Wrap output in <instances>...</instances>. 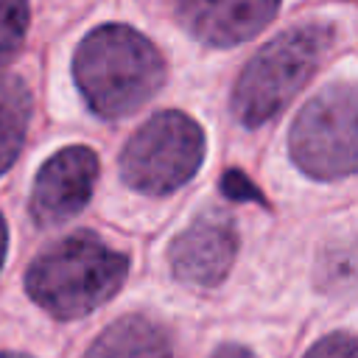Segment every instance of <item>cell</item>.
Instances as JSON below:
<instances>
[{"mask_svg": "<svg viewBox=\"0 0 358 358\" xmlns=\"http://www.w3.org/2000/svg\"><path fill=\"white\" fill-rule=\"evenodd\" d=\"M210 358H255L246 347H241V344H224V347H218Z\"/></svg>", "mask_w": 358, "mask_h": 358, "instance_id": "5bb4252c", "label": "cell"}, {"mask_svg": "<svg viewBox=\"0 0 358 358\" xmlns=\"http://www.w3.org/2000/svg\"><path fill=\"white\" fill-rule=\"evenodd\" d=\"M28 20V0H0V67L20 50Z\"/></svg>", "mask_w": 358, "mask_h": 358, "instance_id": "8fae6325", "label": "cell"}, {"mask_svg": "<svg viewBox=\"0 0 358 358\" xmlns=\"http://www.w3.org/2000/svg\"><path fill=\"white\" fill-rule=\"evenodd\" d=\"M280 0H176L179 22L204 45L232 48L260 34Z\"/></svg>", "mask_w": 358, "mask_h": 358, "instance_id": "ba28073f", "label": "cell"}, {"mask_svg": "<svg viewBox=\"0 0 358 358\" xmlns=\"http://www.w3.org/2000/svg\"><path fill=\"white\" fill-rule=\"evenodd\" d=\"M73 76L95 115L123 117L162 87L165 62L140 31L101 25L76 48Z\"/></svg>", "mask_w": 358, "mask_h": 358, "instance_id": "6da1fadb", "label": "cell"}, {"mask_svg": "<svg viewBox=\"0 0 358 358\" xmlns=\"http://www.w3.org/2000/svg\"><path fill=\"white\" fill-rule=\"evenodd\" d=\"M238 252V232L229 215L207 213L171 246V268L182 282L218 285Z\"/></svg>", "mask_w": 358, "mask_h": 358, "instance_id": "52a82bcc", "label": "cell"}, {"mask_svg": "<svg viewBox=\"0 0 358 358\" xmlns=\"http://www.w3.org/2000/svg\"><path fill=\"white\" fill-rule=\"evenodd\" d=\"M31 120V90L20 76H3L0 78V173H6L28 131Z\"/></svg>", "mask_w": 358, "mask_h": 358, "instance_id": "30bf717a", "label": "cell"}, {"mask_svg": "<svg viewBox=\"0 0 358 358\" xmlns=\"http://www.w3.org/2000/svg\"><path fill=\"white\" fill-rule=\"evenodd\" d=\"M204 134L185 112H157L148 117L120 154L123 179L148 196L182 187L201 165Z\"/></svg>", "mask_w": 358, "mask_h": 358, "instance_id": "277c9868", "label": "cell"}, {"mask_svg": "<svg viewBox=\"0 0 358 358\" xmlns=\"http://www.w3.org/2000/svg\"><path fill=\"white\" fill-rule=\"evenodd\" d=\"M84 358H173V344L162 324L123 316L95 338Z\"/></svg>", "mask_w": 358, "mask_h": 358, "instance_id": "9c48e42d", "label": "cell"}, {"mask_svg": "<svg viewBox=\"0 0 358 358\" xmlns=\"http://www.w3.org/2000/svg\"><path fill=\"white\" fill-rule=\"evenodd\" d=\"M291 157L316 179H341L355 171V87L322 90L291 126Z\"/></svg>", "mask_w": 358, "mask_h": 358, "instance_id": "5b68a950", "label": "cell"}, {"mask_svg": "<svg viewBox=\"0 0 358 358\" xmlns=\"http://www.w3.org/2000/svg\"><path fill=\"white\" fill-rule=\"evenodd\" d=\"M330 42L333 28L319 22L296 25L274 36L266 48L252 56L235 84V117L246 126H260L280 115L322 64Z\"/></svg>", "mask_w": 358, "mask_h": 358, "instance_id": "3957f363", "label": "cell"}, {"mask_svg": "<svg viewBox=\"0 0 358 358\" xmlns=\"http://www.w3.org/2000/svg\"><path fill=\"white\" fill-rule=\"evenodd\" d=\"M98 179V157L84 148L73 145L53 154L36 176L31 193V213L39 224H59L73 218L92 196Z\"/></svg>", "mask_w": 358, "mask_h": 358, "instance_id": "8992f818", "label": "cell"}, {"mask_svg": "<svg viewBox=\"0 0 358 358\" xmlns=\"http://www.w3.org/2000/svg\"><path fill=\"white\" fill-rule=\"evenodd\" d=\"M0 358H28V355H20V352H0Z\"/></svg>", "mask_w": 358, "mask_h": 358, "instance_id": "2e32d148", "label": "cell"}, {"mask_svg": "<svg viewBox=\"0 0 358 358\" xmlns=\"http://www.w3.org/2000/svg\"><path fill=\"white\" fill-rule=\"evenodd\" d=\"M126 255L92 232H76L45 249L28 268L25 285L36 305L59 319L95 310L126 280Z\"/></svg>", "mask_w": 358, "mask_h": 358, "instance_id": "7a4b0ae2", "label": "cell"}, {"mask_svg": "<svg viewBox=\"0 0 358 358\" xmlns=\"http://www.w3.org/2000/svg\"><path fill=\"white\" fill-rule=\"evenodd\" d=\"M308 358H355V338L350 333L327 336L308 352Z\"/></svg>", "mask_w": 358, "mask_h": 358, "instance_id": "7c38bea8", "label": "cell"}, {"mask_svg": "<svg viewBox=\"0 0 358 358\" xmlns=\"http://www.w3.org/2000/svg\"><path fill=\"white\" fill-rule=\"evenodd\" d=\"M221 190H224L229 199H235V201L249 199V201H260V204H263L260 190H257V187H255L243 173H238V171H229V173L221 179Z\"/></svg>", "mask_w": 358, "mask_h": 358, "instance_id": "4fadbf2b", "label": "cell"}, {"mask_svg": "<svg viewBox=\"0 0 358 358\" xmlns=\"http://www.w3.org/2000/svg\"><path fill=\"white\" fill-rule=\"evenodd\" d=\"M6 241H8V232H6V221L0 215V266H3V257H6Z\"/></svg>", "mask_w": 358, "mask_h": 358, "instance_id": "9a60e30c", "label": "cell"}]
</instances>
